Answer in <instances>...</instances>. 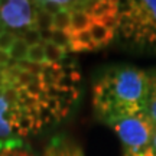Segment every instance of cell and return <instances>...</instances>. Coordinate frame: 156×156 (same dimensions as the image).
<instances>
[{
	"label": "cell",
	"instance_id": "obj_5",
	"mask_svg": "<svg viewBox=\"0 0 156 156\" xmlns=\"http://www.w3.org/2000/svg\"><path fill=\"white\" fill-rule=\"evenodd\" d=\"M19 116H22L19 107L12 108L10 104L5 100V97H0V137L10 136Z\"/></svg>",
	"mask_w": 156,
	"mask_h": 156
},
{
	"label": "cell",
	"instance_id": "obj_12",
	"mask_svg": "<svg viewBox=\"0 0 156 156\" xmlns=\"http://www.w3.org/2000/svg\"><path fill=\"white\" fill-rule=\"evenodd\" d=\"M28 51H29V46L25 44V41L22 38H17L16 42L13 44V46L9 51V56H10V59H13L16 62L26 61L28 59Z\"/></svg>",
	"mask_w": 156,
	"mask_h": 156
},
{
	"label": "cell",
	"instance_id": "obj_7",
	"mask_svg": "<svg viewBox=\"0 0 156 156\" xmlns=\"http://www.w3.org/2000/svg\"><path fill=\"white\" fill-rule=\"evenodd\" d=\"M145 113L156 127V73L147 77V94H146Z\"/></svg>",
	"mask_w": 156,
	"mask_h": 156
},
{
	"label": "cell",
	"instance_id": "obj_2",
	"mask_svg": "<svg viewBox=\"0 0 156 156\" xmlns=\"http://www.w3.org/2000/svg\"><path fill=\"white\" fill-rule=\"evenodd\" d=\"M119 32L132 44L156 49V0L120 3Z\"/></svg>",
	"mask_w": 156,
	"mask_h": 156
},
{
	"label": "cell",
	"instance_id": "obj_9",
	"mask_svg": "<svg viewBox=\"0 0 156 156\" xmlns=\"http://www.w3.org/2000/svg\"><path fill=\"white\" fill-rule=\"evenodd\" d=\"M85 9V7H84ZM93 22V17L90 16L85 10H75L71 12V26L68 29V35L80 34L84 30H88L90 25Z\"/></svg>",
	"mask_w": 156,
	"mask_h": 156
},
{
	"label": "cell",
	"instance_id": "obj_8",
	"mask_svg": "<svg viewBox=\"0 0 156 156\" xmlns=\"http://www.w3.org/2000/svg\"><path fill=\"white\" fill-rule=\"evenodd\" d=\"M44 156H83V152L73 143H68L64 140H55L45 151Z\"/></svg>",
	"mask_w": 156,
	"mask_h": 156
},
{
	"label": "cell",
	"instance_id": "obj_10",
	"mask_svg": "<svg viewBox=\"0 0 156 156\" xmlns=\"http://www.w3.org/2000/svg\"><path fill=\"white\" fill-rule=\"evenodd\" d=\"M44 48L48 64H61L64 61L65 55H67V51L59 48L54 42H44Z\"/></svg>",
	"mask_w": 156,
	"mask_h": 156
},
{
	"label": "cell",
	"instance_id": "obj_15",
	"mask_svg": "<svg viewBox=\"0 0 156 156\" xmlns=\"http://www.w3.org/2000/svg\"><path fill=\"white\" fill-rule=\"evenodd\" d=\"M19 38H22L28 46H34V45L42 44L41 34H39L38 29H26V30L22 34V36H19Z\"/></svg>",
	"mask_w": 156,
	"mask_h": 156
},
{
	"label": "cell",
	"instance_id": "obj_16",
	"mask_svg": "<svg viewBox=\"0 0 156 156\" xmlns=\"http://www.w3.org/2000/svg\"><path fill=\"white\" fill-rule=\"evenodd\" d=\"M19 36H16L15 34H10V32H5V34L0 35V51H5L9 54L10 48L13 46V44L16 42V39Z\"/></svg>",
	"mask_w": 156,
	"mask_h": 156
},
{
	"label": "cell",
	"instance_id": "obj_1",
	"mask_svg": "<svg viewBox=\"0 0 156 156\" xmlns=\"http://www.w3.org/2000/svg\"><path fill=\"white\" fill-rule=\"evenodd\" d=\"M147 74L139 68H114L93 88V106L103 122L110 126L145 113Z\"/></svg>",
	"mask_w": 156,
	"mask_h": 156
},
{
	"label": "cell",
	"instance_id": "obj_19",
	"mask_svg": "<svg viewBox=\"0 0 156 156\" xmlns=\"http://www.w3.org/2000/svg\"><path fill=\"white\" fill-rule=\"evenodd\" d=\"M152 151V153L156 156V129H155V133H153V137H152V143H151V147H149Z\"/></svg>",
	"mask_w": 156,
	"mask_h": 156
},
{
	"label": "cell",
	"instance_id": "obj_20",
	"mask_svg": "<svg viewBox=\"0 0 156 156\" xmlns=\"http://www.w3.org/2000/svg\"><path fill=\"white\" fill-rule=\"evenodd\" d=\"M136 156H155V155L152 153V151H151V149H147V151L142 152V153H139V155H136Z\"/></svg>",
	"mask_w": 156,
	"mask_h": 156
},
{
	"label": "cell",
	"instance_id": "obj_3",
	"mask_svg": "<svg viewBox=\"0 0 156 156\" xmlns=\"http://www.w3.org/2000/svg\"><path fill=\"white\" fill-rule=\"evenodd\" d=\"M113 129L124 147V156H136L151 147L155 126L146 113H140L116 123Z\"/></svg>",
	"mask_w": 156,
	"mask_h": 156
},
{
	"label": "cell",
	"instance_id": "obj_14",
	"mask_svg": "<svg viewBox=\"0 0 156 156\" xmlns=\"http://www.w3.org/2000/svg\"><path fill=\"white\" fill-rule=\"evenodd\" d=\"M26 61L32 62V64H39V65H44L48 64L46 62V56H45V48H44V42L34 46H29L28 51V59Z\"/></svg>",
	"mask_w": 156,
	"mask_h": 156
},
{
	"label": "cell",
	"instance_id": "obj_11",
	"mask_svg": "<svg viewBox=\"0 0 156 156\" xmlns=\"http://www.w3.org/2000/svg\"><path fill=\"white\" fill-rule=\"evenodd\" d=\"M69 5V2H68ZM67 7H64L59 13H56L54 17V30H58V32H68V29L71 26V10Z\"/></svg>",
	"mask_w": 156,
	"mask_h": 156
},
{
	"label": "cell",
	"instance_id": "obj_4",
	"mask_svg": "<svg viewBox=\"0 0 156 156\" xmlns=\"http://www.w3.org/2000/svg\"><path fill=\"white\" fill-rule=\"evenodd\" d=\"M32 5H34L32 2H26V0L0 2V22L15 29H36L35 17H36L38 6Z\"/></svg>",
	"mask_w": 156,
	"mask_h": 156
},
{
	"label": "cell",
	"instance_id": "obj_13",
	"mask_svg": "<svg viewBox=\"0 0 156 156\" xmlns=\"http://www.w3.org/2000/svg\"><path fill=\"white\" fill-rule=\"evenodd\" d=\"M38 10H36V17H35V26L38 30H54V17L48 15L45 10L41 9L39 3H36Z\"/></svg>",
	"mask_w": 156,
	"mask_h": 156
},
{
	"label": "cell",
	"instance_id": "obj_17",
	"mask_svg": "<svg viewBox=\"0 0 156 156\" xmlns=\"http://www.w3.org/2000/svg\"><path fill=\"white\" fill-rule=\"evenodd\" d=\"M0 156H32L28 152L19 151V149H5L0 152Z\"/></svg>",
	"mask_w": 156,
	"mask_h": 156
},
{
	"label": "cell",
	"instance_id": "obj_18",
	"mask_svg": "<svg viewBox=\"0 0 156 156\" xmlns=\"http://www.w3.org/2000/svg\"><path fill=\"white\" fill-rule=\"evenodd\" d=\"M9 62H10V56H9V54L5 52V51H0V68L7 67Z\"/></svg>",
	"mask_w": 156,
	"mask_h": 156
},
{
	"label": "cell",
	"instance_id": "obj_6",
	"mask_svg": "<svg viewBox=\"0 0 156 156\" xmlns=\"http://www.w3.org/2000/svg\"><path fill=\"white\" fill-rule=\"evenodd\" d=\"M88 32L93 41H94V44L97 45V49L108 45L114 39V35H116V30L107 28L104 23H101L97 19H93V22L88 28Z\"/></svg>",
	"mask_w": 156,
	"mask_h": 156
},
{
	"label": "cell",
	"instance_id": "obj_21",
	"mask_svg": "<svg viewBox=\"0 0 156 156\" xmlns=\"http://www.w3.org/2000/svg\"><path fill=\"white\" fill-rule=\"evenodd\" d=\"M0 97H3V90L0 88Z\"/></svg>",
	"mask_w": 156,
	"mask_h": 156
}]
</instances>
